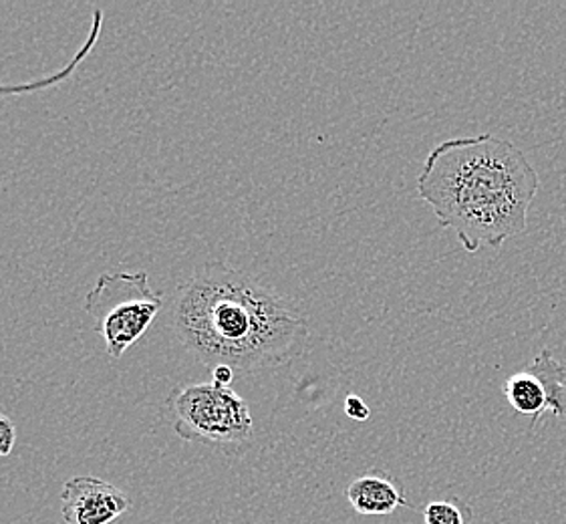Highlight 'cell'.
<instances>
[{
	"mask_svg": "<svg viewBox=\"0 0 566 524\" xmlns=\"http://www.w3.org/2000/svg\"><path fill=\"white\" fill-rule=\"evenodd\" d=\"M171 325L193 357L234 374L286 365L311 337L305 317L284 296L222 261L206 262L178 286Z\"/></svg>",
	"mask_w": 566,
	"mask_h": 524,
	"instance_id": "cell-1",
	"label": "cell"
},
{
	"mask_svg": "<svg viewBox=\"0 0 566 524\" xmlns=\"http://www.w3.org/2000/svg\"><path fill=\"white\" fill-rule=\"evenodd\" d=\"M541 186L533 164L509 139L480 134L438 144L423 161L418 195L465 252L499 249L526 230Z\"/></svg>",
	"mask_w": 566,
	"mask_h": 524,
	"instance_id": "cell-2",
	"label": "cell"
},
{
	"mask_svg": "<svg viewBox=\"0 0 566 524\" xmlns=\"http://www.w3.org/2000/svg\"><path fill=\"white\" fill-rule=\"evenodd\" d=\"M164 411L176 436L192 444L230 454L242 452L254 438L249 401L212 379L171 389Z\"/></svg>",
	"mask_w": 566,
	"mask_h": 524,
	"instance_id": "cell-3",
	"label": "cell"
},
{
	"mask_svg": "<svg viewBox=\"0 0 566 524\" xmlns=\"http://www.w3.org/2000/svg\"><path fill=\"white\" fill-rule=\"evenodd\" d=\"M83 307L102 335L107 355L122 359L158 317L164 295L151 286L146 271L102 273L85 295Z\"/></svg>",
	"mask_w": 566,
	"mask_h": 524,
	"instance_id": "cell-4",
	"label": "cell"
},
{
	"mask_svg": "<svg viewBox=\"0 0 566 524\" xmlns=\"http://www.w3.org/2000/svg\"><path fill=\"white\" fill-rule=\"evenodd\" d=\"M129 509V496L102 479L75 476L61 491V514L67 524H112Z\"/></svg>",
	"mask_w": 566,
	"mask_h": 524,
	"instance_id": "cell-5",
	"label": "cell"
},
{
	"mask_svg": "<svg viewBox=\"0 0 566 524\" xmlns=\"http://www.w3.org/2000/svg\"><path fill=\"white\" fill-rule=\"evenodd\" d=\"M345 499L361 516H387L397 509H413L399 480L381 472H369L353 479L345 489Z\"/></svg>",
	"mask_w": 566,
	"mask_h": 524,
	"instance_id": "cell-6",
	"label": "cell"
},
{
	"mask_svg": "<svg viewBox=\"0 0 566 524\" xmlns=\"http://www.w3.org/2000/svg\"><path fill=\"white\" fill-rule=\"evenodd\" d=\"M102 31L103 11L102 9H93V14H91V29L90 33H87V39H85V41H83V45L75 51V55L71 57L67 65H65V67L57 69L55 73L43 75V77H39V80L14 83V85L0 83V102L11 99V97H23V95H31V93L46 92V90H53V87H57L61 83H65V81L71 80V77L77 73V69L87 61V57L93 53V49L97 46V41H99V36H102Z\"/></svg>",
	"mask_w": 566,
	"mask_h": 524,
	"instance_id": "cell-7",
	"label": "cell"
},
{
	"mask_svg": "<svg viewBox=\"0 0 566 524\" xmlns=\"http://www.w3.org/2000/svg\"><path fill=\"white\" fill-rule=\"evenodd\" d=\"M524 369L541 381L546 411L555 413L556 418H566V365L555 359L548 349H543Z\"/></svg>",
	"mask_w": 566,
	"mask_h": 524,
	"instance_id": "cell-8",
	"label": "cell"
},
{
	"mask_svg": "<svg viewBox=\"0 0 566 524\" xmlns=\"http://www.w3.org/2000/svg\"><path fill=\"white\" fill-rule=\"evenodd\" d=\"M502 394H504V398L509 399V404L514 410L533 418L531 430H534L538 420H543V416L546 413V396H544L541 381L531 371L522 369L518 374L510 376L502 386Z\"/></svg>",
	"mask_w": 566,
	"mask_h": 524,
	"instance_id": "cell-9",
	"label": "cell"
},
{
	"mask_svg": "<svg viewBox=\"0 0 566 524\" xmlns=\"http://www.w3.org/2000/svg\"><path fill=\"white\" fill-rule=\"evenodd\" d=\"M423 524H472V513L460 501H431L423 509Z\"/></svg>",
	"mask_w": 566,
	"mask_h": 524,
	"instance_id": "cell-10",
	"label": "cell"
},
{
	"mask_svg": "<svg viewBox=\"0 0 566 524\" xmlns=\"http://www.w3.org/2000/svg\"><path fill=\"white\" fill-rule=\"evenodd\" d=\"M17 444V426L7 413L0 411V458L11 457Z\"/></svg>",
	"mask_w": 566,
	"mask_h": 524,
	"instance_id": "cell-11",
	"label": "cell"
},
{
	"mask_svg": "<svg viewBox=\"0 0 566 524\" xmlns=\"http://www.w3.org/2000/svg\"><path fill=\"white\" fill-rule=\"evenodd\" d=\"M345 413L355 422H367L369 416H371V410L359 396L352 394V396L345 398Z\"/></svg>",
	"mask_w": 566,
	"mask_h": 524,
	"instance_id": "cell-12",
	"label": "cell"
},
{
	"mask_svg": "<svg viewBox=\"0 0 566 524\" xmlns=\"http://www.w3.org/2000/svg\"><path fill=\"white\" fill-rule=\"evenodd\" d=\"M234 376H237V374H234L230 367H227V365H218V367L212 369V381L220 384V386H230Z\"/></svg>",
	"mask_w": 566,
	"mask_h": 524,
	"instance_id": "cell-13",
	"label": "cell"
}]
</instances>
